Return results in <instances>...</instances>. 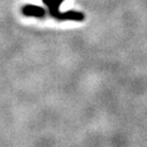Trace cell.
I'll list each match as a JSON object with an SVG mask.
<instances>
[{
  "mask_svg": "<svg viewBox=\"0 0 147 147\" xmlns=\"http://www.w3.org/2000/svg\"><path fill=\"white\" fill-rule=\"evenodd\" d=\"M44 4L47 6L48 11L52 18L58 21H76L82 22L85 18V14L83 12L76 10H69L65 12H60L59 7L64 0H42Z\"/></svg>",
  "mask_w": 147,
  "mask_h": 147,
  "instance_id": "obj_1",
  "label": "cell"
},
{
  "mask_svg": "<svg viewBox=\"0 0 147 147\" xmlns=\"http://www.w3.org/2000/svg\"><path fill=\"white\" fill-rule=\"evenodd\" d=\"M22 12H23V14H25L27 16H35V18H43L46 14L44 8L32 4L25 5L22 8Z\"/></svg>",
  "mask_w": 147,
  "mask_h": 147,
  "instance_id": "obj_2",
  "label": "cell"
}]
</instances>
